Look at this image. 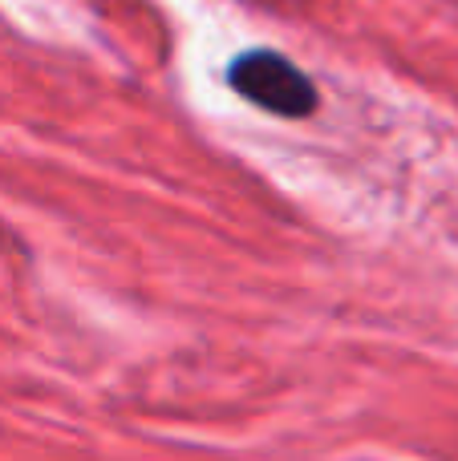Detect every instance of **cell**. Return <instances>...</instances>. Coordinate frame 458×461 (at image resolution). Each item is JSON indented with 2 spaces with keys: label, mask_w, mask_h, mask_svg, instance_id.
Returning a JSON list of instances; mask_svg holds the SVG:
<instances>
[{
  "label": "cell",
  "mask_w": 458,
  "mask_h": 461,
  "mask_svg": "<svg viewBox=\"0 0 458 461\" xmlns=\"http://www.w3.org/2000/svg\"><path fill=\"white\" fill-rule=\"evenodd\" d=\"M232 89L243 102L276 113V118H308L316 110V86L300 65L276 49H248L227 69Z\"/></svg>",
  "instance_id": "cell-1"
}]
</instances>
